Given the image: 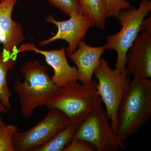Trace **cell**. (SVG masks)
<instances>
[{
  "label": "cell",
  "mask_w": 151,
  "mask_h": 151,
  "mask_svg": "<svg viewBox=\"0 0 151 151\" xmlns=\"http://www.w3.org/2000/svg\"><path fill=\"white\" fill-rule=\"evenodd\" d=\"M151 117V78L134 76L119 106L117 135L124 142L146 125Z\"/></svg>",
  "instance_id": "obj_1"
},
{
  "label": "cell",
  "mask_w": 151,
  "mask_h": 151,
  "mask_svg": "<svg viewBox=\"0 0 151 151\" xmlns=\"http://www.w3.org/2000/svg\"><path fill=\"white\" fill-rule=\"evenodd\" d=\"M21 72L24 80L17 78L14 87L19 95L21 113L28 120L37 108L47 106L60 87L52 80L47 66L37 60L25 63Z\"/></svg>",
  "instance_id": "obj_2"
},
{
  "label": "cell",
  "mask_w": 151,
  "mask_h": 151,
  "mask_svg": "<svg viewBox=\"0 0 151 151\" xmlns=\"http://www.w3.org/2000/svg\"><path fill=\"white\" fill-rule=\"evenodd\" d=\"M97 84L94 79L87 85L76 81L60 87L47 107L61 111L70 123L81 124L103 103Z\"/></svg>",
  "instance_id": "obj_3"
},
{
  "label": "cell",
  "mask_w": 151,
  "mask_h": 151,
  "mask_svg": "<svg viewBox=\"0 0 151 151\" xmlns=\"http://www.w3.org/2000/svg\"><path fill=\"white\" fill-rule=\"evenodd\" d=\"M151 10V0H142L138 8L132 6L121 11L117 18L122 29L106 38L104 45L106 50H113L117 52L115 69L125 75L129 73L126 67L127 52L139 34L143 20Z\"/></svg>",
  "instance_id": "obj_4"
},
{
  "label": "cell",
  "mask_w": 151,
  "mask_h": 151,
  "mask_svg": "<svg viewBox=\"0 0 151 151\" xmlns=\"http://www.w3.org/2000/svg\"><path fill=\"white\" fill-rule=\"evenodd\" d=\"M98 93L105 104L111 129L117 134L118 111L130 81L128 76L113 70L104 58H101L94 70Z\"/></svg>",
  "instance_id": "obj_5"
},
{
  "label": "cell",
  "mask_w": 151,
  "mask_h": 151,
  "mask_svg": "<svg viewBox=\"0 0 151 151\" xmlns=\"http://www.w3.org/2000/svg\"><path fill=\"white\" fill-rule=\"evenodd\" d=\"M104 108L100 106L79 124L74 137L85 140L96 151H117L125 147L118 135L111 129Z\"/></svg>",
  "instance_id": "obj_6"
},
{
  "label": "cell",
  "mask_w": 151,
  "mask_h": 151,
  "mask_svg": "<svg viewBox=\"0 0 151 151\" xmlns=\"http://www.w3.org/2000/svg\"><path fill=\"white\" fill-rule=\"evenodd\" d=\"M70 123L64 113L56 109H50L45 117L32 128L24 132L18 131L14 134V150L36 151Z\"/></svg>",
  "instance_id": "obj_7"
},
{
  "label": "cell",
  "mask_w": 151,
  "mask_h": 151,
  "mask_svg": "<svg viewBox=\"0 0 151 151\" xmlns=\"http://www.w3.org/2000/svg\"><path fill=\"white\" fill-rule=\"evenodd\" d=\"M70 17L67 20L60 21L55 20L52 15L46 17L45 21L55 25L57 32L47 39L39 42V45L46 46L55 41L62 40L68 43L65 49L68 54L75 51L79 42L84 39L87 31L94 25L91 20L81 14L73 15Z\"/></svg>",
  "instance_id": "obj_8"
},
{
  "label": "cell",
  "mask_w": 151,
  "mask_h": 151,
  "mask_svg": "<svg viewBox=\"0 0 151 151\" xmlns=\"http://www.w3.org/2000/svg\"><path fill=\"white\" fill-rule=\"evenodd\" d=\"M65 47L53 50H42L38 49L35 44L27 43L17 49L15 55L26 51H32L43 55L45 61L54 70L52 80L58 87H61L78 81V73L76 67L70 66L66 56Z\"/></svg>",
  "instance_id": "obj_9"
},
{
  "label": "cell",
  "mask_w": 151,
  "mask_h": 151,
  "mask_svg": "<svg viewBox=\"0 0 151 151\" xmlns=\"http://www.w3.org/2000/svg\"><path fill=\"white\" fill-rule=\"evenodd\" d=\"M126 67L134 76L151 78V35L141 32L127 54Z\"/></svg>",
  "instance_id": "obj_10"
},
{
  "label": "cell",
  "mask_w": 151,
  "mask_h": 151,
  "mask_svg": "<svg viewBox=\"0 0 151 151\" xmlns=\"http://www.w3.org/2000/svg\"><path fill=\"white\" fill-rule=\"evenodd\" d=\"M17 1L3 0L0 2V44L6 51L14 54L18 45L25 39L21 24L14 20L12 17Z\"/></svg>",
  "instance_id": "obj_11"
},
{
  "label": "cell",
  "mask_w": 151,
  "mask_h": 151,
  "mask_svg": "<svg viewBox=\"0 0 151 151\" xmlns=\"http://www.w3.org/2000/svg\"><path fill=\"white\" fill-rule=\"evenodd\" d=\"M105 50V45L90 46L81 41L75 51L68 54L76 65L78 80L82 84L87 85L92 82L94 70Z\"/></svg>",
  "instance_id": "obj_12"
},
{
  "label": "cell",
  "mask_w": 151,
  "mask_h": 151,
  "mask_svg": "<svg viewBox=\"0 0 151 151\" xmlns=\"http://www.w3.org/2000/svg\"><path fill=\"white\" fill-rule=\"evenodd\" d=\"M17 55L10 53L2 49L0 52V101L7 110L11 107L10 98L12 91L7 81L8 72L15 66Z\"/></svg>",
  "instance_id": "obj_13"
},
{
  "label": "cell",
  "mask_w": 151,
  "mask_h": 151,
  "mask_svg": "<svg viewBox=\"0 0 151 151\" xmlns=\"http://www.w3.org/2000/svg\"><path fill=\"white\" fill-rule=\"evenodd\" d=\"M80 14L88 18L101 30L105 27L107 19L105 0H78Z\"/></svg>",
  "instance_id": "obj_14"
},
{
  "label": "cell",
  "mask_w": 151,
  "mask_h": 151,
  "mask_svg": "<svg viewBox=\"0 0 151 151\" xmlns=\"http://www.w3.org/2000/svg\"><path fill=\"white\" fill-rule=\"evenodd\" d=\"M80 124L70 123L60 130L51 140L36 151H63L74 138Z\"/></svg>",
  "instance_id": "obj_15"
},
{
  "label": "cell",
  "mask_w": 151,
  "mask_h": 151,
  "mask_svg": "<svg viewBox=\"0 0 151 151\" xmlns=\"http://www.w3.org/2000/svg\"><path fill=\"white\" fill-rule=\"evenodd\" d=\"M18 131V127L17 125L4 124L0 126V151H15L13 137Z\"/></svg>",
  "instance_id": "obj_16"
},
{
  "label": "cell",
  "mask_w": 151,
  "mask_h": 151,
  "mask_svg": "<svg viewBox=\"0 0 151 151\" xmlns=\"http://www.w3.org/2000/svg\"><path fill=\"white\" fill-rule=\"evenodd\" d=\"M68 17L80 14L78 0H46Z\"/></svg>",
  "instance_id": "obj_17"
},
{
  "label": "cell",
  "mask_w": 151,
  "mask_h": 151,
  "mask_svg": "<svg viewBox=\"0 0 151 151\" xmlns=\"http://www.w3.org/2000/svg\"><path fill=\"white\" fill-rule=\"evenodd\" d=\"M107 18L117 17L122 10L131 9L132 6L127 0H105Z\"/></svg>",
  "instance_id": "obj_18"
},
{
  "label": "cell",
  "mask_w": 151,
  "mask_h": 151,
  "mask_svg": "<svg viewBox=\"0 0 151 151\" xmlns=\"http://www.w3.org/2000/svg\"><path fill=\"white\" fill-rule=\"evenodd\" d=\"M63 151H96L91 143L83 139L74 137Z\"/></svg>",
  "instance_id": "obj_19"
},
{
  "label": "cell",
  "mask_w": 151,
  "mask_h": 151,
  "mask_svg": "<svg viewBox=\"0 0 151 151\" xmlns=\"http://www.w3.org/2000/svg\"><path fill=\"white\" fill-rule=\"evenodd\" d=\"M141 32H143L151 35V16L148 18L144 19L141 26Z\"/></svg>",
  "instance_id": "obj_20"
},
{
  "label": "cell",
  "mask_w": 151,
  "mask_h": 151,
  "mask_svg": "<svg viewBox=\"0 0 151 151\" xmlns=\"http://www.w3.org/2000/svg\"><path fill=\"white\" fill-rule=\"evenodd\" d=\"M0 111L3 113H6L7 112V109L3 105L1 101H0Z\"/></svg>",
  "instance_id": "obj_21"
},
{
  "label": "cell",
  "mask_w": 151,
  "mask_h": 151,
  "mask_svg": "<svg viewBox=\"0 0 151 151\" xmlns=\"http://www.w3.org/2000/svg\"><path fill=\"white\" fill-rule=\"evenodd\" d=\"M1 113L2 112L0 111V126H1V125L5 124V123L3 122L2 120L1 117Z\"/></svg>",
  "instance_id": "obj_22"
},
{
  "label": "cell",
  "mask_w": 151,
  "mask_h": 151,
  "mask_svg": "<svg viewBox=\"0 0 151 151\" xmlns=\"http://www.w3.org/2000/svg\"><path fill=\"white\" fill-rule=\"evenodd\" d=\"M3 1V0H0V2L1 1Z\"/></svg>",
  "instance_id": "obj_23"
}]
</instances>
